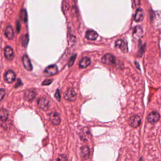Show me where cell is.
<instances>
[{
    "label": "cell",
    "mask_w": 161,
    "mask_h": 161,
    "mask_svg": "<svg viewBox=\"0 0 161 161\" xmlns=\"http://www.w3.org/2000/svg\"><path fill=\"white\" fill-rule=\"evenodd\" d=\"M90 64L91 60L89 58H83L79 62V67L81 68H85L89 66Z\"/></svg>",
    "instance_id": "ffe728a7"
},
{
    "label": "cell",
    "mask_w": 161,
    "mask_h": 161,
    "mask_svg": "<svg viewBox=\"0 0 161 161\" xmlns=\"http://www.w3.org/2000/svg\"><path fill=\"white\" fill-rule=\"evenodd\" d=\"M28 35H26L23 36V38H22V44H23V45L24 47H26V45H27V44H28Z\"/></svg>",
    "instance_id": "44dd1931"
},
{
    "label": "cell",
    "mask_w": 161,
    "mask_h": 161,
    "mask_svg": "<svg viewBox=\"0 0 161 161\" xmlns=\"http://www.w3.org/2000/svg\"><path fill=\"white\" fill-rule=\"evenodd\" d=\"M98 34L95 31L89 30L85 33V37L87 39L90 40H95L98 37Z\"/></svg>",
    "instance_id": "5bb4252c"
},
{
    "label": "cell",
    "mask_w": 161,
    "mask_h": 161,
    "mask_svg": "<svg viewBox=\"0 0 161 161\" xmlns=\"http://www.w3.org/2000/svg\"><path fill=\"white\" fill-rule=\"evenodd\" d=\"M102 61L106 64L113 65L115 64L116 60L114 55L111 54H107L103 56L102 59Z\"/></svg>",
    "instance_id": "277c9868"
},
{
    "label": "cell",
    "mask_w": 161,
    "mask_h": 161,
    "mask_svg": "<svg viewBox=\"0 0 161 161\" xmlns=\"http://www.w3.org/2000/svg\"><path fill=\"white\" fill-rule=\"evenodd\" d=\"M147 118L148 122L151 124H155L160 120V114L157 112H152L148 115Z\"/></svg>",
    "instance_id": "5b68a950"
},
{
    "label": "cell",
    "mask_w": 161,
    "mask_h": 161,
    "mask_svg": "<svg viewBox=\"0 0 161 161\" xmlns=\"http://www.w3.org/2000/svg\"><path fill=\"white\" fill-rule=\"evenodd\" d=\"M5 90L3 88H0V101L4 99L5 96Z\"/></svg>",
    "instance_id": "484cf974"
},
{
    "label": "cell",
    "mask_w": 161,
    "mask_h": 161,
    "mask_svg": "<svg viewBox=\"0 0 161 161\" xmlns=\"http://www.w3.org/2000/svg\"><path fill=\"white\" fill-rule=\"evenodd\" d=\"M35 92L32 90H29L26 91V92L24 94L25 99L28 101H32V100L34 99L35 97Z\"/></svg>",
    "instance_id": "2e32d148"
},
{
    "label": "cell",
    "mask_w": 161,
    "mask_h": 161,
    "mask_svg": "<svg viewBox=\"0 0 161 161\" xmlns=\"http://www.w3.org/2000/svg\"><path fill=\"white\" fill-rule=\"evenodd\" d=\"M141 117L137 115H133L130 118L129 120V124L133 128H137L141 124Z\"/></svg>",
    "instance_id": "8992f818"
},
{
    "label": "cell",
    "mask_w": 161,
    "mask_h": 161,
    "mask_svg": "<svg viewBox=\"0 0 161 161\" xmlns=\"http://www.w3.org/2000/svg\"><path fill=\"white\" fill-rule=\"evenodd\" d=\"M21 17L22 20L24 21L25 22H26V21H27V13H26V11L25 10H23V11H21Z\"/></svg>",
    "instance_id": "603a6c76"
},
{
    "label": "cell",
    "mask_w": 161,
    "mask_h": 161,
    "mask_svg": "<svg viewBox=\"0 0 161 161\" xmlns=\"http://www.w3.org/2000/svg\"><path fill=\"white\" fill-rule=\"evenodd\" d=\"M53 81V79H47L44 80L42 83V85H48L51 84Z\"/></svg>",
    "instance_id": "7402d4cb"
},
{
    "label": "cell",
    "mask_w": 161,
    "mask_h": 161,
    "mask_svg": "<svg viewBox=\"0 0 161 161\" xmlns=\"http://www.w3.org/2000/svg\"><path fill=\"white\" fill-rule=\"evenodd\" d=\"M73 1H77V0H73Z\"/></svg>",
    "instance_id": "f546056e"
},
{
    "label": "cell",
    "mask_w": 161,
    "mask_h": 161,
    "mask_svg": "<svg viewBox=\"0 0 161 161\" xmlns=\"http://www.w3.org/2000/svg\"><path fill=\"white\" fill-rule=\"evenodd\" d=\"M50 120L55 125L59 124L61 121L60 115L56 112H52L50 114Z\"/></svg>",
    "instance_id": "30bf717a"
},
{
    "label": "cell",
    "mask_w": 161,
    "mask_h": 161,
    "mask_svg": "<svg viewBox=\"0 0 161 161\" xmlns=\"http://www.w3.org/2000/svg\"><path fill=\"white\" fill-rule=\"evenodd\" d=\"M55 98H56V100H57L58 101L60 102L61 101V95H60V90L59 89H57L56 90V93L55 94Z\"/></svg>",
    "instance_id": "d4e9b609"
},
{
    "label": "cell",
    "mask_w": 161,
    "mask_h": 161,
    "mask_svg": "<svg viewBox=\"0 0 161 161\" xmlns=\"http://www.w3.org/2000/svg\"><path fill=\"white\" fill-rule=\"evenodd\" d=\"M4 55L7 59L12 60L14 57V53L13 50L11 47L7 46L4 49Z\"/></svg>",
    "instance_id": "7c38bea8"
},
{
    "label": "cell",
    "mask_w": 161,
    "mask_h": 161,
    "mask_svg": "<svg viewBox=\"0 0 161 161\" xmlns=\"http://www.w3.org/2000/svg\"><path fill=\"white\" fill-rule=\"evenodd\" d=\"M77 94L74 89L72 88H69L65 92L64 98L69 101H73L76 99Z\"/></svg>",
    "instance_id": "7a4b0ae2"
},
{
    "label": "cell",
    "mask_w": 161,
    "mask_h": 161,
    "mask_svg": "<svg viewBox=\"0 0 161 161\" xmlns=\"http://www.w3.org/2000/svg\"><path fill=\"white\" fill-rule=\"evenodd\" d=\"M20 84H22V83H21V81L20 79H18L17 82V84H15V88H18V87H19V86L20 85Z\"/></svg>",
    "instance_id": "4316f807"
},
{
    "label": "cell",
    "mask_w": 161,
    "mask_h": 161,
    "mask_svg": "<svg viewBox=\"0 0 161 161\" xmlns=\"http://www.w3.org/2000/svg\"><path fill=\"white\" fill-rule=\"evenodd\" d=\"M60 157L61 158H60L58 159V160H67V157H66V156H65L64 155H60Z\"/></svg>",
    "instance_id": "83f0119b"
},
{
    "label": "cell",
    "mask_w": 161,
    "mask_h": 161,
    "mask_svg": "<svg viewBox=\"0 0 161 161\" xmlns=\"http://www.w3.org/2000/svg\"><path fill=\"white\" fill-rule=\"evenodd\" d=\"M115 47L119 48L120 50L123 53H127L128 52V48L127 43L122 39H119L115 43Z\"/></svg>",
    "instance_id": "ba28073f"
},
{
    "label": "cell",
    "mask_w": 161,
    "mask_h": 161,
    "mask_svg": "<svg viewBox=\"0 0 161 161\" xmlns=\"http://www.w3.org/2000/svg\"><path fill=\"white\" fill-rule=\"evenodd\" d=\"M76 55H74L71 57V60H70V62H69V64H68V66L69 67H71L73 65V64L74 63L75 61L76 60Z\"/></svg>",
    "instance_id": "cb8c5ba5"
},
{
    "label": "cell",
    "mask_w": 161,
    "mask_h": 161,
    "mask_svg": "<svg viewBox=\"0 0 161 161\" xmlns=\"http://www.w3.org/2000/svg\"><path fill=\"white\" fill-rule=\"evenodd\" d=\"M134 3L136 5H139L140 0H134Z\"/></svg>",
    "instance_id": "f1b7e54d"
},
{
    "label": "cell",
    "mask_w": 161,
    "mask_h": 161,
    "mask_svg": "<svg viewBox=\"0 0 161 161\" xmlns=\"http://www.w3.org/2000/svg\"><path fill=\"white\" fill-rule=\"evenodd\" d=\"M37 105L39 108L46 111L48 110L49 106V102L47 98L44 97H41L37 100Z\"/></svg>",
    "instance_id": "3957f363"
},
{
    "label": "cell",
    "mask_w": 161,
    "mask_h": 161,
    "mask_svg": "<svg viewBox=\"0 0 161 161\" xmlns=\"http://www.w3.org/2000/svg\"><path fill=\"white\" fill-rule=\"evenodd\" d=\"M58 71L57 66L55 65H52L48 66L44 70V73L47 76H52L56 74Z\"/></svg>",
    "instance_id": "9c48e42d"
},
{
    "label": "cell",
    "mask_w": 161,
    "mask_h": 161,
    "mask_svg": "<svg viewBox=\"0 0 161 161\" xmlns=\"http://www.w3.org/2000/svg\"><path fill=\"white\" fill-rule=\"evenodd\" d=\"M90 155V149L88 146H83L81 148V157L83 159L88 158Z\"/></svg>",
    "instance_id": "4fadbf2b"
},
{
    "label": "cell",
    "mask_w": 161,
    "mask_h": 161,
    "mask_svg": "<svg viewBox=\"0 0 161 161\" xmlns=\"http://www.w3.org/2000/svg\"><path fill=\"white\" fill-rule=\"evenodd\" d=\"M143 29L140 26H137L133 32V36L136 38H141L143 37Z\"/></svg>",
    "instance_id": "ac0fdd59"
},
{
    "label": "cell",
    "mask_w": 161,
    "mask_h": 161,
    "mask_svg": "<svg viewBox=\"0 0 161 161\" xmlns=\"http://www.w3.org/2000/svg\"><path fill=\"white\" fill-rule=\"evenodd\" d=\"M9 117V112L5 109H0V120L3 122L7 121Z\"/></svg>",
    "instance_id": "e0dca14e"
},
{
    "label": "cell",
    "mask_w": 161,
    "mask_h": 161,
    "mask_svg": "<svg viewBox=\"0 0 161 161\" xmlns=\"http://www.w3.org/2000/svg\"><path fill=\"white\" fill-rule=\"evenodd\" d=\"M80 138L81 141L85 142L88 141L91 138V134L88 127H84L81 129L80 133Z\"/></svg>",
    "instance_id": "6da1fadb"
},
{
    "label": "cell",
    "mask_w": 161,
    "mask_h": 161,
    "mask_svg": "<svg viewBox=\"0 0 161 161\" xmlns=\"http://www.w3.org/2000/svg\"><path fill=\"white\" fill-rule=\"evenodd\" d=\"M144 18V12L142 9H138L135 15L134 20L136 22H141L143 20Z\"/></svg>",
    "instance_id": "9a60e30c"
},
{
    "label": "cell",
    "mask_w": 161,
    "mask_h": 161,
    "mask_svg": "<svg viewBox=\"0 0 161 161\" xmlns=\"http://www.w3.org/2000/svg\"><path fill=\"white\" fill-rule=\"evenodd\" d=\"M16 75L13 71L9 70L7 71L4 75V80L8 83L13 82L16 79Z\"/></svg>",
    "instance_id": "52a82bcc"
},
{
    "label": "cell",
    "mask_w": 161,
    "mask_h": 161,
    "mask_svg": "<svg viewBox=\"0 0 161 161\" xmlns=\"http://www.w3.org/2000/svg\"><path fill=\"white\" fill-rule=\"evenodd\" d=\"M5 34L7 38L10 40H11L13 38V29L11 26H8L6 28L5 30Z\"/></svg>",
    "instance_id": "d6986e66"
},
{
    "label": "cell",
    "mask_w": 161,
    "mask_h": 161,
    "mask_svg": "<svg viewBox=\"0 0 161 161\" xmlns=\"http://www.w3.org/2000/svg\"><path fill=\"white\" fill-rule=\"evenodd\" d=\"M22 61L24 67L28 71H31L33 70V66L28 56H27V55H24L22 58Z\"/></svg>",
    "instance_id": "8fae6325"
}]
</instances>
